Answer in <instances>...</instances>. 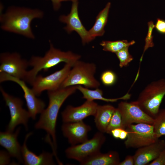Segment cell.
Returning a JSON list of instances; mask_svg holds the SVG:
<instances>
[{"mask_svg": "<svg viewBox=\"0 0 165 165\" xmlns=\"http://www.w3.org/2000/svg\"><path fill=\"white\" fill-rule=\"evenodd\" d=\"M11 156L8 152L1 150L0 152V164L7 165L10 162Z\"/></svg>", "mask_w": 165, "mask_h": 165, "instance_id": "cell-30", "label": "cell"}, {"mask_svg": "<svg viewBox=\"0 0 165 165\" xmlns=\"http://www.w3.org/2000/svg\"><path fill=\"white\" fill-rule=\"evenodd\" d=\"M135 43L134 40L128 42L127 40H118L114 41H102L100 45L104 51L116 53L120 50L129 47Z\"/></svg>", "mask_w": 165, "mask_h": 165, "instance_id": "cell-23", "label": "cell"}, {"mask_svg": "<svg viewBox=\"0 0 165 165\" xmlns=\"http://www.w3.org/2000/svg\"><path fill=\"white\" fill-rule=\"evenodd\" d=\"M106 139L104 133L99 131L91 139L67 148L65 150L66 155L69 159L81 163L100 152Z\"/></svg>", "mask_w": 165, "mask_h": 165, "instance_id": "cell-6", "label": "cell"}, {"mask_svg": "<svg viewBox=\"0 0 165 165\" xmlns=\"http://www.w3.org/2000/svg\"><path fill=\"white\" fill-rule=\"evenodd\" d=\"M80 55L70 51H62L54 47L50 41V48L43 57L33 56L28 61L29 66L32 68L28 71L24 80L31 85L39 72L48 70L61 62L74 65L79 60Z\"/></svg>", "mask_w": 165, "mask_h": 165, "instance_id": "cell-3", "label": "cell"}, {"mask_svg": "<svg viewBox=\"0 0 165 165\" xmlns=\"http://www.w3.org/2000/svg\"><path fill=\"white\" fill-rule=\"evenodd\" d=\"M129 48L123 49L115 53L119 61V67L122 68L128 66L133 57L129 51Z\"/></svg>", "mask_w": 165, "mask_h": 165, "instance_id": "cell-26", "label": "cell"}, {"mask_svg": "<svg viewBox=\"0 0 165 165\" xmlns=\"http://www.w3.org/2000/svg\"><path fill=\"white\" fill-rule=\"evenodd\" d=\"M91 127L83 121L63 123L61 130L64 136L71 145L82 143L88 140V132Z\"/></svg>", "mask_w": 165, "mask_h": 165, "instance_id": "cell-15", "label": "cell"}, {"mask_svg": "<svg viewBox=\"0 0 165 165\" xmlns=\"http://www.w3.org/2000/svg\"><path fill=\"white\" fill-rule=\"evenodd\" d=\"M165 95V79H161L147 85L136 101L145 113L154 118L158 112Z\"/></svg>", "mask_w": 165, "mask_h": 165, "instance_id": "cell-5", "label": "cell"}, {"mask_svg": "<svg viewBox=\"0 0 165 165\" xmlns=\"http://www.w3.org/2000/svg\"><path fill=\"white\" fill-rule=\"evenodd\" d=\"M120 162L119 153L116 151H111L105 153L100 152L80 164L81 165H119Z\"/></svg>", "mask_w": 165, "mask_h": 165, "instance_id": "cell-20", "label": "cell"}, {"mask_svg": "<svg viewBox=\"0 0 165 165\" xmlns=\"http://www.w3.org/2000/svg\"><path fill=\"white\" fill-rule=\"evenodd\" d=\"M100 79L101 82L104 85L110 86L114 85L116 82L117 76L112 71L106 70L102 73Z\"/></svg>", "mask_w": 165, "mask_h": 165, "instance_id": "cell-28", "label": "cell"}, {"mask_svg": "<svg viewBox=\"0 0 165 165\" xmlns=\"http://www.w3.org/2000/svg\"><path fill=\"white\" fill-rule=\"evenodd\" d=\"M122 129L121 128H116L113 130L111 131L110 134H111L115 138H119L121 130Z\"/></svg>", "mask_w": 165, "mask_h": 165, "instance_id": "cell-34", "label": "cell"}, {"mask_svg": "<svg viewBox=\"0 0 165 165\" xmlns=\"http://www.w3.org/2000/svg\"><path fill=\"white\" fill-rule=\"evenodd\" d=\"M78 1L72 2L70 13L67 15L60 16L59 20L66 24L64 29L68 33L75 31L80 37L82 44L85 45L93 40L80 20L78 14Z\"/></svg>", "mask_w": 165, "mask_h": 165, "instance_id": "cell-13", "label": "cell"}, {"mask_svg": "<svg viewBox=\"0 0 165 165\" xmlns=\"http://www.w3.org/2000/svg\"><path fill=\"white\" fill-rule=\"evenodd\" d=\"M77 90L83 95L82 98L86 100L93 101L100 100L107 102H115L120 100H127L130 99L131 94L127 93L122 97L115 98H108L103 96V92L99 88L91 90L81 85L77 86Z\"/></svg>", "mask_w": 165, "mask_h": 165, "instance_id": "cell-21", "label": "cell"}, {"mask_svg": "<svg viewBox=\"0 0 165 165\" xmlns=\"http://www.w3.org/2000/svg\"><path fill=\"white\" fill-rule=\"evenodd\" d=\"M125 129L128 132L127 137L124 141L127 148H139L150 144L158 139L155 137L152 124L144 123L131 124L128 126Z\"/></svg>", "mask_w": 165, "mask_h": 165, "instance_id": "cell-7", "label": "cell"}, {"mask_svg": "<svg viewBox=\"0 0 165 165\" xmlns=\"http://www.w3.org/2000/svg\"><path fill=\"white\" fill-rule=\"evenodd\" d=\"M111 3L108 2L105 7L98 13L96 17L95 23L93 27L88 31L90 35L93 40L97 37L103 35L105 27L108 20Z\"/></svg>", "mask_w": 165, "mask_h": 165, "instance_id": "cell-22", "label": "cell"}, {"mask_svg": "<svg viewBox=\"0 0 165 165\" xmlns=\"http://www.w3.org/2000/svg\"><path fill=\"white\" fill-rule=\"evenodd\" d=\"M97 67L92 63L79 60L72 68L60 88L81 85L89 89L99 88L100 83L95 77Z\"/></svg>", "mask_w": 165, "mask_h": 165, "instance_id": "cell-4", "label": "cell"}, {"mask_svg": "<svg viewBox=\"0 0 165 165\" xmlns=\"http://www.w3.org/2000/svg\"><path fill=\"white\" fill-rule=\"evenodd\" d=\"M32 134L30 132L26 134L22 146L21 153L23 163L27 165H53L55 163L53 160V153L44 152L37 155L30 151L27 146V141Z\"/></svg>", "mask_w": 165, "mask_h": 165, "instance_id": "cell-17", "label": "cell"}, {"mask_svg": "<svg viewBox=\"0 0 165 165\" xmlns=\"http://www.w3.org/2000/svg\"><path fill=\"white\" fill-rule=\"evenodd\" d=\"M148 165H165V147L157 158L149 163Z\"/></svg>", "mask_w": 165, "mask_h": 165, "instance_id": "cell-29", "label": "cell"}, {"mask_svg": "<svg viewBox=\"0 0 165 165\" xmlns=\"http://www.w3.org/2000/svg\"><path fill=\"white\" fill-rule=\"evenodd\" d=\"M52 3L53 7L55 10H57L59 9L61 6V3L63 1H71L72 2L78 0H50Z\"/></svg>", "mask_w": 165, "mask_h": 165, "instance_id": "cell-33", "label": "cell"}, {"mask_svg": "<svg viewBox=\"0 0 165 165\" xmlns=\"http://www.w3.org/2000/svg\"><path fill=\"white\" fill-rule=\"evenodd\" d=\"M0 90L10 113V119L6 131L13 132L15 127L20 124L23 125L27 130L28 120L30 116L28 111L23 108V101L7 93L1 86Z\"/></svg>", "mask_w": 165, "mask_h": 165, "instance_id": "cell-8", "label": "cell"}, {"mask_svg": "<svg viewBox=\"0 0 165 165\" xmlns=\"http://www.w3.org/2000/svg\"><path fill=\"white\" fill-rule=\"evenodd\" d=\"M165 147V140L158 139L149 145L138 148L133 156L134 165H147L156 159Z\"/></svg>", "mask_w": 165, "mask_h": 165, "instance_id": "cell-16", "label": "cell"}, {"mask_svg": "<svg viewBox=\"0 0 165 165\" xmlns=\"http://www.w3.org/2000/svg\"><path fill=\"white\" fill-rule=\"evenodd\" d=\"M73 66L66 63L61 69L47 76L38 75L31 85L36 95H40L45 90L53 91L60 88Z\"/></svg>", "mask_w": 165, "mask_h": 165, "instance_id": "cell-9", "label": "cell"}, {"mask_svg": "<svg viewBox=\"0 0 165 165\" xmlns=\"http://www.w3.org/2000/svg\"><path fill=\"white\" fill-rule=\"evenodd\" d=\"M122 118L124 129L133 123H147L152 125L154 119L145 113L139 106L137 101H121L117 108Z\"/></svg>", "mask_w": 165, "mask_h": 165, "instance_id": "cell-12", "label": "cell"}, {"mask_svg": "<svg viewBox=\"0 0 165 165\" xmlns=\"http://www.w3.org/2000/svg\"><path fill=\"white\" fill-rule=\"evenodd\" d=\"M94 101L86 100L82 104L77 107L67 106L61 112L63 123L83 121L88 116L94 115L98 106Z\"/></svg>", "mask_w": 165, "mask_h": 165, "instance_id": "cell-14", "label": "cell"}, {"mask_svg": "<svg viewBox=\"0 0 165 165\" xmlns=\"http://www.w3.org/2000/svg\"><path fill=\"white\" fill-rule=\"evenodd\" d=\"M0 72L24 80L29 66L28 61L16 52H5L0 55Z\"/></svg>", "mask_w": 165, "mask_h": 165, "instance_id": "cell-10", "label": "cell"}, {"mask_svg": "<svg viewBox=\"0 0 165 165\" xmlns=\"http://www.w3.org/2000/svg\"><path fill=\"white\" fill-rule=\"evenodd\" d=\"M154 119V132L156 138L158 139L165 135V109H160Z\"/></svg>", "mask_w": 165, "mask_h": 165, "instance_id": "cell-24", "label": "cell"}, {"mask_svg": "<svg viewBox=\"0 0 165 165\" xmlns=\"http://www.w3.org/2000/svg\"><path fill=\"white\" fill-rule=\"evenodd\" d=\"M148 30L145 39V45L144 46L143 53L140 58V62L142 60L143 55L145 52L149 48L154 46V43L153 41V35L152 31L155 28V24L152 21L148 22Z\"/></svg>", "mask_w": 165, "mask_h": 165, "instance_id": "cell-27", "label": "cell"}, {"mask_svg": "<svg viewBox=\"0 0 165 165\" xmlns=\"http://www.w3.org/2000/svg\"><path fill=\"white\" fill-rule=\"evenodd\" d=\"M128 132L126 129H122L121 130L119 138L121 140H124L127 137Z\"/></svg>", "mask_w": 165, "mask_h": 165, "instance_id": "cell-35", "label": "cell"}, {"mask_svg": "<svg viewBox=\"0 0 165 165\" xmlns=\"http://www.w3.org/2000/svg\"><path fill=\"white\" fill-rule=\"evenodd\" d=\"M155 28L159 33L163 34H165V20L158 18L157 19Z\"/></svg>", "mask_w": 165, "mask_h": 165, "instance_id": "cell-31", "label": "cell"}, {"mask_svg": "<svg viewBox=\"0 0 165 165\" xmlns=\"http://www.w3.org/2000/svg\"><path fill=\"white\" fill-rule=\"evenodd\" d=\"M116 128L124 129L123 126L121 116L117 108H116L113 113L107 127L106 133L110 134L111 131Z\"/></svg>", "mask_w": 165, "mask_h": 165, "instance_id": "cell-25", "label": "cell"}, {"mask_svg": "<svg viewBox=\"0 0 165 165\" xmlns=\"http://www.w3.org/2000/svg\"><path fill=\"white\" fill-rule=\"evenodd\" d=\"M134 160L133 156L128 155L126 156L125 159L120 162L119 165H134Z\"/></svg>", "mask_w": 165, "mask_h": 165, "instance_id": "cell-32", "label": "cell"}, {"mask_svg": "<svg viewBox=\"0 0 165 165\" xmlns=\"http://www.w3.org/2000/svg\"><path fill=\"white\" fill-rule=\"evenodd\" d=\"M10 81L18 84L24 93V97L30 116L33 120L36 119L37 115L45 109L46 104L42 100L37 97L32 88L28 87L24 80L12 76L4 72H0V82Z\"/></svg>", "mask_w": 165, "mask_h": 165, "instance_id": "cell-11", "label": "cell"}, {"mask_svg": "<svg viewBox=\"0 0 165 165\" xmlns=\"http://www.w3.org/2000/svg\"><path fill=\"white\" fill-rule=\"evenodd\" d=\"M77 90V86H74L48 91V106L40 113L39 119L35 124V129L46 131L48 135L47 140L51 139L50 137L51 138L56 150L57 147L56 127L59 111L66 99Z\"/></svg>", "mask_w": 165, "mask_h": 165, "instance_id": "cell-1", "label": "cell"}, {"mask_svg": "<svg viewBox=\"0 0 165 165\" xmlns=\"http://www.w3.org/2000/svg\"><path fill=\"white\" fill-rule=\"evenodd\" d=\"M20 128L15 132H1L0 145L5 148L11 157L16 158L20 162L23 163L21 153V146L17 140V137Z\"/></svg>", "mask_w": 165, "mask_h": 165, "instance_id": "cell-18", "label": "cell"}, {"mask_svg": "<svg viewBox=\"0 0 165 165\" xmlns=\"http://www.w3.org/2000/svg\"><path fill=\"white\" fill-rule=\"evenodd\" d=\"M44 15L43 12L38 9L11 6L0 16L1 28L33 39L35 36L31 28V22L35 19L42 18Z\"/></svg>", "mask_w": 165, "mask_h": 165, "instance_id": "cell-2", "label": "cell"}, {"mask_svg": "<svg viewBox=\"0 0 165 165\" xmlns=\"http://www.w3.org/2000/svg\"><path fill=\"white\" fill-rule=\"evenodd\" d=\"M116 108L110 104L98 105L94 116V122L99 131L106 133Z\"/></svg>", "mask_w": 165, "mask_h": 165, "instance_id": "cell-19", "label": "cell"}]
</instances>
